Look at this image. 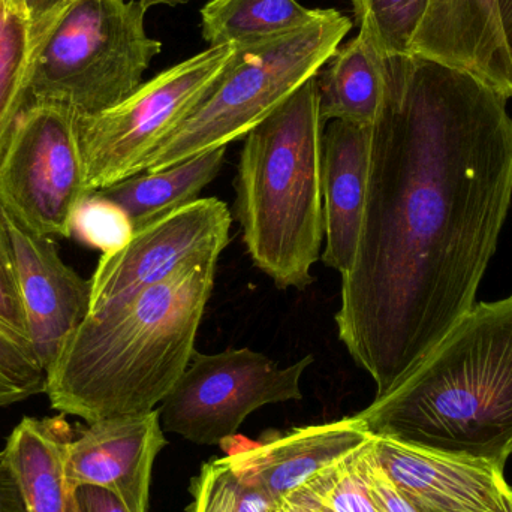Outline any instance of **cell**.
<instances>
[{
	"mask_svg": "<svg viewBox=\"0 0 512 512\" xmlns=\"http://www.w3.org/2000/svg\"><path fill=\"white\" fill-rule=\"evenodd\" d=\"M507 101L451 66L387 56L360 239L334 316L376 396L477 303L512 200Z\"/></svg>",
	"mask_w": 512,
	"mask_h": 512,
	"instance_id": "6da1fadb",
	"label": "cell"
},
{
	"mask_svg": "<svg viewBox=\"0 0 512 512\" xmlns=\"http://www.w3.org/2000/svg\"><path fill=\"white\" fill-rule=\"evenodd\" d=\"M216 267L180 268L126 303L87 316L45 372L51 408L87 424L155 411L197 351Z\"/></svg>",
	"mask_w": 512,
	"mask_h": 512,
	"instance_id": "7a4b0ae2",
	"label": "cell"
},
{
	"mask_svg": "<svg viewBox=\"0 0 512 512\" xmlns=\"http://www.w3.org/2000/svg\"><path fill=\"white\" fill-rule=\"evenodd\" d=\"M357 417L372 435L505 468L512 454V294L475 303Z\"/></svg>",
	"mask_w": 512,
	"mask_h": 512,
	"instance_id": "3957f363",
	"label": "cell"
},
{
	"mask_svg": "<svg viewBox=\"0 0 512 512\" xmlns=\"http://www.w3.org/2000/svg\"><path fill=\"white\" fill-rule=\"evenodd\" d=\"M322 134L316 78L245 137L236 216L258 270L279 289H306L324 242Z\"/></svg>",
	"mask_w": 512,
	"mask_h": 512,
	"instance_id": "277c9868",
	"label": "cell"
},
{
	"mask_svg": "<svg viewBox=\"0 0 512 512\" xmlns=\"http://www.w3.org/2000/svg\"><path fill=\"white\" fill-rule=\"evenodd\" d=\"M352 21L336 9L288 35L236 47L233 59L197 108L150 153L155 173L242 140L336 51Z\"/></svg>",
	"mask_w": 512,
	"mask_h": 512,
	"instance_id": "5b68a950",
	"label": "cell"
},
{
	"mask_svg": "<svg viewBox=\"0 0 512 512\" xmlns=\"http://www.w3.org/2000/svg\"><path fill=\"white\" fill-rule=\"evenodd\" d=\"M147 9L140 0H74L36 59L27 104L81 117L125 101L162 50L144 29Z\"/></svg>",
	"mask_w": 512,
	"mask_h": 512,
	"instance_id": "8992f818",
	"label": "cell"
},
{
	"mask_svg": "<svg viewBox=\"0 0 512 512\" xmlns=\"http://www.w3.org/2000/svg\"><path fill=\"white\" fill-rule=\"evenodd\" d=\"M234 53V45L209 47L141 84L113 108L77 117L87 192L143 173L150 153L206 98Z\"/></svg>",
	"mask_w": 512,
	"mask_h": 512,
	"instance_id": "52a82bcc",
	"label": "cell"
},
{
	"mask_svg": "<svg viewBox=\"0 0 512 512\" xmlns=\"http://www.w3.org/2000/svg\"><path fill=\"white\" fill-rule=\"evenodd\" d=\"M312 355L288 367L249 348L195 351L161 408L165 432L197 445H224L262 406L303 399L301 378Z\"/></svg>",
	"mask_w": 512,
	"mask_h": 512,
	"instance_id": "ba28073f",
	"label": "cell"
},
{
	"mask_svg": "<svg viewBox=\"0 0 512 512\" xmlns=\"http://www.w3.org/2000/svg\"><path fill=\"white\" fill-rule=\"evenodd\" d=\"M77 116L50 104H27L0 155V206L44 237H71L86 195Z\"/></svg>",
	"mask_w": 512,
	"mask_h": 512,
	"instance_id": "9c48e42d",
	"label": "cell"
},
{
	"mask_svg": "<svg viewBox=\"0 0 512 512\" xmlns=\"http://www.w3.org/2000/svg\"><path fill=\"white\" fill-rule=\"evenodd\" d=\"M230 209L198 198L135 231L123 248L102 254L90 279V315L119 306L180 268L219 261L230 243Z\"/></svg>",
	"mask_w": 512,
	"mask_h": 512,
	"instance_id": "30bf717a",
	"label": "cell"
},
{
	"mask_svg": "<svg viewBox=\"0 0 512 512\" xmlns=\"http://www.w3.org/2000/svg\"><path fill=\"white\" fill-rule=\"evenodd\" d=\"M373 456L394 486L421 512H510L504 468L388 436L372 439Z\"/></svg>",
	"mask_w": 512,
	"mask_h": 512,
	"instance_id": "8fae6325",
	"label": "cell"
},
{
	"mask_svg": "<svg viewBox=\"0 0 512 512\" xmlns=\"http://www.w3.org/2000/svg\"><path fill=\"white\" fill-rule=\"evenodd\" d=\"M158 409L87 424L66 445L65 478L113 493L129 512L149 510L156 457L167 445Z\"/></svg>",
	"mask_w": 512,
	"mask_h": 512,
	"instance_id": "7c38bea8",
	"label": "cell"
},
{
	"mask_svg": "<svg viewBox=\"0 0 512 512\" xmlns=\"http://www.w3.org/2000/svg\"><path fill=\"white\" fill-rule=\"evenodd\" d=\"M3 215L14 251L30 342L47 372L66 340L89 316L90 280L63 261L54 239L27 230L6 210Z\"/></svg>",
	"mask_w": 512,
	"mask_h": 512,
	"instance_id": "4fadbf2b",
	"label": "cell"
},
{
	"mask_svg": "<svg viewBox=\"0 0 512 512\" xmlns=\"http://www.w3.org/2000/svg\"><path fill=\"white\" fill-rule=\"evenodd\" d=\"M372 436L354 415L297 427L258 444L231 445L225 459L245 483L277 501L363 447Z\"/></svg>",
	"mask_w": 512,
	"mask_h": 512,
	"instance_id": "5bb4252c",
	"label": "cell"
},
{
	"mask_svg": "<svg viewBox=\"0 0 512 512\" xmlns=\"http://www.w3.org/2000/svg\"><path fill=\"white\" fill-rule=\"evenodd\" d=\"M411 54L471 74L512 98V57L498 0H429Z\"/></svg>",
	"mask_w": 512,
	"mask_h": 512,
	"instance_id": "9a60e30c",
	"label": "cell"
},
{
	"mask_svg": "<svg viewBox=\"0 0 512 512\" xmlns=\"http://www.w3.org/2000/svg\"><path fill=\"white\" fill-rule=\"evenodd\" d=\"M373 126L333 120L322 134V204L325 245L321 259L345 274L354 262L369 189Z\"/></svg>",
	"mask_w": 512,
	"mask_h": 512,
	"instance_id": "2e32d148",
	"label": "cell"
},
{
	"mask_svg": "<svg viewBox=\"0 0 512 512\" xmlns=\"http://www.w3.org/2000/svg\"><path fill=\"white\" fill-rule=\"evenodd\" d=\"M315 78L324 125L333 120L375 125L387 90V56L366 35L358 32L339 45Z\"/></svg>",
	"mask_w": 512,
	"mask_h": 512,
	"instance_id": "e0dca14e",
	"label": "cell"
},
{
	"mask_svg": "<svg viewBox=\"0 0 512 512\" xmlns=\"http://www.w3.org/2000/svg\"><path fill=\"white\" fill-rule=\"evenodd\" d=\"M72 433L63 418L26 417L12 430L3 448L27 512H66V445Z\"/></svg>",
	"mask_w": 512,
	"mask_h": 512,
	"instance_id": "ac0fdd59",
	"label": "cell"
},
{
	"mask_svg": "<svg viewBox=\"0 0 512 512\" xmlns=\"http://www.w3.org/2000/svg\"><path fill=\"white\" fill-rule=\"evenodd\" d=\"M225 155L227 147H219L162 171L137 174L98 192L122 207L137 231L198 200L221 173Z\"/></svg>",
	"mask_w": 512,
	"mask_h": 512,
	"instance_id": "d6986e66",
	"label": "cell"
},
{
	"mask_svg": "<svg viewBox=\"0 0 512 512\" xmlns=\"http://www.w3.org/2000/svg\"><path fill=\"white\" fill-rule=\"evenodd\" d=\"M322 11L297 0H212L201 9V29L210 47H248L301 29Z\"/></svg>",
	"mask_w": 512,
	"mask_h": 512,
	"instance_id": "ffe728a7",
	"label": "cell"
},
{
	"mask_svg": "<svg viewBox=\"0 0 512 512\" xmlns=\"http://www.w3.org/2000/svg\"><path fill=\"white\" fill-rule=\"evenodd\" d=\"M59 20L32 24L9 0H0V155L29 102L36 59Z\"/></svg>",
	"mask_w": 512,
	"mask_h": 512,
	"instance_id": "44dd1931",
	"label": "cell"
},
{
	"mask_svg": "<svg viewBox=\"0 0 512 512\" xmlns=\"http://www.w3.org/2000/svg\"><path fill=\"white\" fill-rule=\"evenodd\" d=\"M372 439L336 465L316 475L297 493L324 512H379L367 481Z\"/></svg>",
	"mask_w": 512,
	"mask_h": 512,
	"instance_id": "7402d4cb",
	"label": "cell"
},
{
	"mask_svg": "<svg viewBox=\"0 0 512 512\" xmlns=\"http://www.w3.org/2000/svg\"><path fill=\"white\" fill-rule=\"evenodd\" d=\"M355 23L385 56L411 54L429 0H351Z\"/></svg>",
	"mask_w": 512,
	"mask_h": 512,
	"instance_id": "603a6c76",
	"label": "cell"
},
{
	"mask_svg": "<svg viewBox=\"0 0 512 512\" xmlns=\"http://www.w3.org/2000/svg\"><path fill=\"white\" fill-rule=\"evenodd\" d=\"M191 495L189 512H268L274 504L261 490L245 483L225 457L201 468L192 481Z\"/></svg>",
	"mask_w": 512,
	"mask_h": 512,
	"instance_id": "cb8c5ba5",
	"label": "cell"
},
{
	"mask_svg": "<svg viewBox=\"0 0 512 512\" xmlns=\"http://www.w3.org/2000/svg\"><path fill=\"white\" fill-rule=\"evenodd\" d=\"M134 233L125 210L98 191L87 194L72 216L71 237L102 254L123 248Z\"/></svg>",
	"mask_w": 512,
	"mask_h": 512,
	"instance_id": "d4e9b609",
	"label": "cell"
},
{
	"mask_svg": "<svg viewBox=\"0 0 512 512\" xmlns=\"http://www.w3.org/2000/svg\"><path fill=\"white\" fill-rule=\"evenodd\" d=\"M45 372L30 340L0 324V408L42 393Z\"/></svg>",
	"mask_w": 512,
	"mask_h": 512,
	"instance_id": "484cf974",
	"label": "cell"
},
{
	"mask_svg": "<svg viewBox=\"0 0 512 512\" xmlns=\"http://www.w3.org/2000/svg\"><path fill=\"white\" fill-rule=\"evenodd\" d=\"M0 324L30 340L29 325H27L17 271H15L14 251H12L2 206H0Z\"/></svg>",
	"mask_w": 512,
	"mask_h": 512,
	"instance_id": "4316f807",
	"label": "cell"
},
{
	"mask_svg": "<svg viewBox=\"0 0 512 512\" xmlns=\"http://www.w3.org/2000/svg\"><path fill=\"white\" fill-rule=\"evenodd\" d=\"M367 481L373 502L379 512H421L412 502H409L393 481L385 474L384 469L376 462L370 444L369 465H367Z\"/></svg>",
	"mask_w": 512,
	"mask_h": 512,
	"instance_id": "83f0119b",
	"label": "cell"
},
{
	"mask_svg": "<svg viewBox=\"0 0 512 512\" xmlns=\"http://www.w3.org/2000/svg\"><path fill=\"white\" fill-rule=\"evenodd\" d=\"M32 24L59 20L74 0H9Z\"/></svg>",
	"mask_w": 512,
	"mask_h": 512,
	"instance_id": "f1b7e54d",
	"label": "cell"
},
{
	"mask_svg": "<svg viewBox=\"0 0 512 512\" xmlns=\"http://www.w3.org/2000/svg\"><path fill=\"white\" fill-rule=\"evenodd\" d=\"M72 493L78 512H129L113 493L99 487L81 486Z\"/></svg>",
	"mask_w": 512,
	"mask_h": 512,
	"instance_id": "f546056e",
	"label": "cell"
},
{
	"mask_svg": "<svg viewBox=\"0 0 512 512\" xmlns=\"http://www.w3.org/2000/svg\"><path fill=\"white\" fill-rule=\"evenodd\" d=\"M0 512H27L23 496L11 468L0 451Z\"/></svg>",
	"mask_w": 512,
	"mask_h": 512,
	"instance_id": "4dcf8cb0",
	"label": "cell"
},
{
	"mask_svg": "<svg viewBox=\"0 0 512 512\" xmlns=\"http://www.w3.org/2000/svg\"><path fill=\"white\" fill-rule=\"evenodd\" d=\"M268 512H324L318 505L304 498L300 493L294 492L274 501Z\"/></svg>",
	"mask_w": 512,
	"mask_h": 512,
	"instance_id": "1f68e13d",
	"label": "cell"
},
{
	"mask_svg": "<svg viewBox=\"0 0 512 512\" xmlns=\"http://www.w3.org/2000/svg\"><path fill=\"white\" fill-rule=\"evenodd\" d=\"M501 12L502 27L507 38L508 50L512 57V0H498Z\"/></svg>",
	"mask_w": 512,
	"mask_h": 512,
	"instance_id": "d6a6232c",
	"label": "cell"
},
{
	"mask_svg": "<svg viewBox=\"0 0 512 512\" xmlns=\"http://www.w3.org/2000/svg\"><path fill=\"white\" fill-rule=\"evenodd\" d=\"M143 2L147 8H152V6L156 5H168V6H176L183 5V3L192 2V0H140Z\"/></svg>",
	"mask_w": 512,
	"mask_h": 512,
	"instance_id": "836d02e7",
	"label": "cell"
},
{
	"mask_svg": "<svg viewBox=\"0 0 512 512\" xmlns=\"http://www.w3.org/2000/svg\"><path fill=\"white\" fill-rule=\"evenodd\" d=\"M66 512H78L77 504H75L74 493H69L68 498V511Z\"/></svg>",
	"mask_w": 512,
	"mask_h": 512,
	"instance_id": "e575fe53",
	"label": "cell"
},
{
	"mask_svg": "<svg viewBox=\"0 0 512 512\" xmlns=\"http://www.w3.org/2000/svg\"><path fill=\"white\" fill-rule=\"evenodd\" d=\"M510 512H512V498H511V501H510Z\"/></svg>",
	"mask_w": 512,
	"mask_h": 512,
	"instance_id": "d590c367",
	"label": "cell"
}]
</instances>
